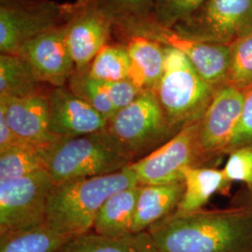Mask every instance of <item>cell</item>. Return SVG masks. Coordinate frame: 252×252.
<instances>
[{
    "mask_svg": "<svg viewBox=\"0 0 252 252\" xmlns=\"http://www.w3.org/2000/svg\"><path fill=\"white\" fill-rule=\"evenodd\" d=\"M37 79L54 87H63L75 73L67 42V25L54 27L27 41L19 50Z\"/></svg>",
    "mask_w": 252,
    "mask_h": 252,
    "instance_id": "11",
    "label": "cell"
},
{
    "mask_svg": "<svg viewBox=\"0 0 252 252\" xmlns=\"http://www.w3.org/2000/svg\"><path fill=\"white\" fill-rule=\"evenodd\" d=\"M131 243L137 252H252V207L171 214Z\"/></svg>",
    "mask_w": 252,
    "mask_h": 252,
    "instance_id": "1",
    "label": "cell"
},
{
    "mask_svg": "<svg viewBox=\"0 0 252 252\" xmlns=\"http://www.w3.org/2000/svg\"><path fill=\"white\" fill-rule=\"evenodd\" d=\"M46 147L24 143L0 153V180L21 179L46 170Z\"/></svg>",
    "mask_w": 252,
    "mask_h": 252,
    "instance_id": "22",
    "label": "cell"
},
{
    "mask_svg": "<svg viewBox=\"0 0 252 252\" xmlns=\"http://www.w3.org/2000/svg\"><path fill=\"white\" fill-rule=\"evenodd\" d=\"M184 192L174 215H184L202 210L217 193H224L231 183L224 178L222 169L189 166L183 171Z\"/></svg>",
    "mask_w": 252,
    "mask_h": 252,
    "instance_id": "19",
    "label": "cell"
},
{
    "mask_svg": "<svg viewBox=\"0 0 252 252\" xmlns=\"http://www.w3.org/2000/svg\"><path fill=\"white\" fill-rule=\"evenodd\" d=\"M139 184L120 190L105 202L94 220V233L112 239L126 240L132 236Z\"/></svg>",
    "mask_w": 252,
    "mask_h": 252,
    "instance_id": "18",
    "label": "cell"
},
{
    "mask_svg": "<svg viewBox=\"0 0 252 252\" xmlns=\"http://www.w3.org/2000/svg\"><path fill=\"white\" fill-rule=\"evenodd\" d=\"M108 130L135 157L143 158L167 142L179 131L170 125L153 91H144L129 106L119 110Z\"/></svg>",
    "mask_w": 252,
    "mask_h": 252,
    "instance_id": "6",
    "label": "cell"
},
{
    "mask_svg": "<svg viewBox=\"0 0 252 252\" xmlns=\"http://www.w3.org/2000/svg\"><path fill=\"white\" fill-rule=\"evenodd\" d=\"M131 61L126 46H104L91 63L87 74L105 82L128 80Z\"/></svg>",
    "mask_w": 252,
    "mask_h": 252,
    "instance_id": "23",
    "label": "cell"
},
{
    "mask_svg": "<svg viewBox=\"0 0 252 252\" xmlns=\"http://www.w3.org/2000/svg\"><path fill=\"white\" fill-rule=\"evenodd\" d=\"M0 111L9 127L25 141L48 146L60 137L51 131L49 94L44 92L25 97H0Z\"/></svg>",
    "mask_w": 252,
    "mask_h": 252,
    "instance_id": "14",
    "label": "cell"
},
{
    "mask_svg": "<svg viewBox=\"0 0 252 252\" xmlns=\"http://www.w3.org/2000/svg\"><path fill=\"white\" fill-rule=\"evenodd\" d=\"M207 0H155L154 19L163 27L172 28L189 17Z\"/></svg>",
    "mask_w": 252,
    "mask_h": 252,
    "instance_id": "27",
    "label": "cell"
},
{
    "mask_svg": "<svg viewBox=\"0 0 252 252\" xmlns=\"http://www.w3.org/2000/svg\"><path fill=\"white\" fill-rule=\"evenodd\" d=\"M162 78L153 93L176 130L199 121L216 89L205 81L180 51L164 46Z\"/></svg>",
    "mask_w": 252,
    "mask_h": 252,
    "instance_id": "4",
    "label": "cell"
},
{
    "mask_svg": "<svg viewBox=\"0 0 252 252\" xmlns=\"http://www.w3.org/2000/svg\"><path fill=\"white\" fill-rule=\"evenodd\" d=\"M135 161L108 128L89 135L60 137L46 147V170L54 184L112 174Z\"/></svg>",
    "mask_w": 252,
    "mask_h": 252,
    "instance_id": "3",
    "label": "cell"
},
{
    "mask_svg": "<svg viewBox=\"0 0 252 252\" xmlns=\"http://www.w3.org/2000/svg\"><path fill=\"white\" fill-rule=\"evenodd\" d=\"M24 143L29 142L25 141L13 132V130L9 127L4 113L0 111V153L6 152L12 147Z\"/></svg>",
    "mask_w": 252,
    "mask_h": 252,
    "instance_id": "31",
    "label": "cell"
},
{
    "mask_svg": "<svg viewBox=\"0 0 252 252\" xmlns=\"http://www.w3.org/2000/svg\"><path fill=\"white\" fill-rule=\"evenodd\" d=\"M199 121L183 126L171 138L153 152L133 162L140 185H164L183 181V171L206 162L199 145Z\"/></svg>",
    "mask_w": 252,
    "mask_h": 252,
    "instance_id": "9",
    "label": "cell"
},
{
    "mask_svg": "<svg viewBox=\"0 0 252 252\" xmlns=\"http://www.w3.org/2000/svg\"><path fill=\"white\" fill-rule=\"evenodd\" d=\"M119 3L124 5V7H126L131 10L134 11H138L144 9L145 7H148L153 0H117Z\"/></svg>",
    "mask_w": 252,
    "mask_h": 252,
    "instance_id": "32",
    "label": "cell"
},
{
    "mask_svg": "<svg viewBox=\"0 0 252 252\" xmlns=\"http://www.w3.org/2000/svg\"><path fill=\"white\" fill-rule=\"evenodd\" d=\"M49 102L51 131L57 137H76L108 128V120L68 87H54Z\"/></svg>",
    "mask_w": 252,
    "mask_h": 252,
    "instance_id": "13",
    "label": "cell"
},
{
    "mask_svg": "<svg viewBox=\"0 0 252 252\" xmlns=\"http://www.w3.org/2000/svg\"><path fill=\"white\" fill-rule=\"evenodd\" d=\"M246 92L228 84L215 92L199 122V145L206 162L226 154L242 115Z\"/></svg>",
    "mask_w": 252,
    "mask_h": 252,
    "instance_id": "10",
    "label": "cell"
},
{
    "mask_svg": "<svg viewBox=\"0 0 252 252\" xmlns=\"http://www.w3.org/2000/svg\"><path fill=\"white\" fill-rule=\"evenodd\" d=\"M132 247L129 239H112L88 232L74 236L57 252H131Z\"/></svg>",
    "mask_w": 252,
    "mask_h": 252,
    "instance_id": "26",
    "label": "cell"
},
{
    "mask_svg": "<svg viewBox=\"0 0 252 252\" xmlns=\"http://www.w3.org/2000/svg\"><path fill=\"white\" fill-rule=\"evenodd\" d=\"M136 185L138 181L130 166L105 176L54 184L48 200L46 222L73 235L88 233L100 208L111 195Z\"/></svg>",
    "mask_w": 252,
    "mask_h": 252,
    "instance_id": "2",
    "label": "cell"
},
{
    "mask_svg": "<svg viewBox=\"0 0 252 252\" xmlns=\"http://www.w3.org/2000/svg\"><path fill=\"white\" fill-rule=\"evenodd\" d=\"M126 47L131 61L128 80L141 92H153L164 70V46L149 37L132 35Z\"/></svg>",
    "mask_w": 252,
    "mask_h": 252,
    "instance_id": "17",
    "label": "cell"
},
{
    "mask_svg": "<svg viewBox=\"0 0 252 252\" xmlns=\"http://www.w3.org/2000/svg\"><path fill=\"white\" fill-rule=\"evenodd\" d=\"M131 252H136V250H135L134 247H132V250H131Z\"/></svg>",
    "mask_w": 252,
    "mask_h": 252,
    "instance_id": "34",
    "label": "cell"
},
{
    "mask_svg": "<svg viewBox=\"0 0 252 252\" xmlns=\"http://www.w3.org/2000/svg\"><path fill=\"white\" fill-rule=\"evenodd\" d=\"M105 83L108 96L117 112L129 106L142 93L129 80Z\"/></svg>",
    "mask_w": 252,
    "mask_h": 252,
    "instance_id": "30",
    "label": "cell"
},
{
    "mask_svg": "<svg viewBox=\"0 0 252 252\" xmlns=\"http://www.w3.org/2000/svg\"><path fill=\"white\" fill-rule=\"evenodd\" d=\"M54 185L47 170L21 179L0 180V235L46 222L48 200Z\"/></svg>",
    "mask_w": 252,
    "mask_h": 252,
    "instance_id": "8",
    "label": "cell"
},
{
    "mask_svg": "<svg viewBox=\"0 0 252 252\" xmlns=\"http://www.w3.org/2000/svg\"><path fill=\"white\" fill-rule=\"evenodd\" d=\"M244 146H252V87L246 92L242 115L226 154Z\"/></svg>",
    "mask_w": 252,
    "mask_h": 252,
    "instance_id": "29",
    "label": "cell"
},
{
    "mask_svg": "<svg viewBox=\"0 0 252 252\" xmlns=\"http://www.w3.org/2000/svg\"><path fill=\"white\" fill-rule=\"evenodd\" d=\"M229 157L222 169L229 182H242L247 190H252V146H244L228 153Z\"/></svg>",
    "mask_w": 252,
    "mask_h": 252,
    "instance_id": "28",
    "label": "cell"
},
{
    "mask_svg": "<svg viewBox=\"0 0 252 252\" xmlns=\"http://www.w3.org/2000/svg\"><path fill=\"white\" fill-rule=\"evenodd\" d=\"M32 66L18 54L0 55V97L19 98L42 93Z\"/></svg>",
    "mask_w": 252,
    "mask_h": 252,
    "instance_id": "21",
    "label": "cell"
},
{
    "mask_svg": "<svg viewBox=\"0 0 252 252\" xmlns=\"http://www.w3.org/2000/svg\"><path fill=\"white\" fill-rule=\"evenodd\" d=\"M68 88L97 110L108 122L117 113L108 96L106 83L91 78L87 72L74 73L68 81Z\"/></svg>",
    "mask_w": 252,
    "mask_h": 252,
    "instance_id": "24",
    "label": "cell"
},
{
    "mask_svg": "<svg viewBox=\"0 0 252 252\" xmlns=\"http://www.w3.org/2000/svg\"><path fill=\"white\" fill-rule=\"evenodd\" d=\"M60 7L46 3L34 7L7 6L0 8L1 54H17L27 41L54 27L62 26Z\"/></svg>",
    "mask_w": 252,
    "mask_h": 252,
    "instance_id": "12",
    "label": "cell"
},
{
    "mask_svg": "<svg viewBox=\"0 0 252 252\" xmlns=\"http://www.w3.org/2000/svg\"><path fill=\"white\" fill-rule=\"evenodd\" d=\"M74 236L76 235L63 233L44 222L30 229L0 235V252H57Z\"/></svg>",
    "mask_w": 252,
    "mask_h": 252,
    "instance_id": "20",
    "label": "cell"
},
{
    "mask_svg": "<svg viewBox=\"0 0 252 252\" xmlns=\"http://www.w3.org/2000/svg\"><path fill=\"white\" fill-rule=\"evenodd\" d=\"M118 22L133 35L149 37L162 45L180 51L214 89L218 90L225 85L230 68V46L182 36L174 29L163 27L155 19L142 16L141 13L119 19Z\"/></svg>",
    "mask_w": 252,
    "mask_h": 252,
    "instance_id": "5",
    "label": "cell"
},
{
    "mask_svg": "<svg viewBox=\"0 0 252 252\" xmlns=\"http://www.w3.org/2000/svg\"><path fill=\"white\" fill-rule=\"evenodd\" d=\"M234 207H252V190H246L243 194L238 195L235 199Z\"/></svg>",
    "mask_w": 252,
    "mask_h": 252,
    "instance_id": "33",
    "label": "cell"
},
{
    "mask_svg": "<svg viewBox=\"0 0 252 252\" xmlns=\"http://www.w3.org/2000/svg\"><path fill=\"white\" fill-rule=\"evenodd\" d=\"M109 26V19L96 10L85 11L67 24V42L75 72H87L96 54L107 44Z\"/></svg>",
    "mask_w": 252,
    "mask_h": 252,
    "instance_id": "15",
    "label": "cell"
},
{
    "mask_svg": "<svg viewBox=\"0 0 252 252\" xmlns=\"http://www.w3.org/2000/svg\"><path fill=\"white\" fill-rule=\"evenodd\" d=\"M230 47L231 59L226 84L248 91L252 87V33Z\"/></svg>",
    "mask_w": 252,
    "mask_h": 252,
    "instance_id": "25",
    "label": "cell"
},
{
    "mask_svg": "<svg viewBox=\"0 0 252 252\" xmlns=\"http://www.w3.org/2000/svg\"><path fill=\"white\" fill-rule=\"evenodd\" d=\"M172 29L201 41L231 46L252 33V0H207Z\"/></svg>",
    "mask_w": 252,
    "mask_h": 252,
    "instance_id": "7",
    "label": "cell"
},
{
    "mask_svg": "<svg viewBox=\"0 0 252 252\" xmlns=\"http://www.w3.org/2000/svg\"><path fill=\"white\" fill-rule=\"evenodd\" d=\"M183 192V181L164 185L139 184L132 235L143 233L173 214Z\"/></svg>",
    "mask_w": 252,
    "mask_h": 252,
    "instance_id": "16",
    "label": "cell"
}]
</instances>
